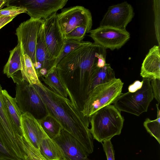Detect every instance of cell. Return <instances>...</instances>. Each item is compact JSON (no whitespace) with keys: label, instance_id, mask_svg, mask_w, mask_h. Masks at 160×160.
<instances>
[{"label":"cell","instance_id":"cell-32","mask_svg":"<svg viewBox=\"0 0 160 160\" xmlns=\"http://www.w3.org/2000/svg\"><path fill=\"white\" fill-rule=\"evenodd\" d=\"M150 84L154 95V98L157 101L158 104L160 103V79H150Z\"/></svg>","mask_w":160,"mask_h":160},{"label":"cell","instance_id":"cell-9","mask_svg":"<svg viewBox=\"0 0 160 160\" xmlns=\"http://www.w3.org/2000/svg\"><path fill=\"white\" fill-rule=\"evenodd\" d=\"M57 16L63 35L82 25L86 26L91 30L92 14L83 7L77 6L64 8L61 13L57 14Z\"/></svg>","mask_w":160,"mask_h":160},{"label":"cell","instance_id":"cell-29","mask_svg":"<svg viewBox=\"0 0 160 160\" xmlns=\"http://www.w3.org/2000/svg\"><path fill=\"white\" fill-rule=\"evenodd\" d=\"M153 9L154 16L155 33L158 46L160 47V0L153 1Z\"/></svg>","mask_w":160,"mask_h":160},{"label":"cell","instance_id":"cell-4","mask_svg":"<svg viewBox=\"0 0 160 160\" xmlns=\"http://www.w3.org/2000/svg\"><path fill=\"white\" fill-rule=\"evenodd\" d=\"M124 83L120 78L96 86L84 101L81 111L83 116L89 118L101 108L113 103L122 93Z\"/></svg>","mask_w":160,"mask_h":160},{"label":"cell","instance_id":"cell-7","mask_svg":"<svg viewBox=\"0 0 160 160\" xmlns=\"http://www.w3.org/2000/svg\"><path fill=\"white\" fill-rule=\"evenodd\" d=\"M44 21L42 19L31 18L21 23L16 29L18 43L21 45L23 53L30 58L33 65L36 63L37 36Z\"/></svg>","mask_w":160,"mask_h":160},{"label":"cell","instance_id":"cell-8","mask_svg":"<svg viewBox=\"0 0 160 160\" xmlns=\"http://www.w3.org/2000/svg\"><path fill=\"white\" fill-rule=\"evenodd\" d=\"M16 83L15 98L22 114L28 112L35 117L40 111L46 110L33 84L24 80L19 81Z\"/></svg>","mask_w":160,"mask_h":160},{"label":"cell","instance_id":"cell-12","mask_svg":"<svg viewBox=\"0 0 160 160\" xmlns=\"http://www.w3.org/2000/svg\"><path fill=\"white\" fill-rule=\"evenodd\" d=\"M18 6L26 9L31 18L45 20L62 8L67 0H24L15 1Z\"/></svg>","mask_w":160,"mask_h":160},{"label":"cell","instance_id":"cell-2","mask_svg":"<svg viewBox=\"0 0 160 160\" xmlns=\"http://www.w3.org/2000/svg\"><path fill=\"white\" fill-rule=\"evenodd\" d=\"M106 50L89 42L68 54L56 66L64 78L78 79L79 91L84 100L93 72L97 68H102L107 63Z\"/></svg>","mask_w":160,"mask_h":160},{"label":"cell","instance_id":"cell-30","mask_svg":"<svg viewBox=\"0 0 160 160\" xmlns=\"http://www.w3.org/2000/svg\"><path fill=\"white\" fill-rule=\"evenodd\" d=\"M26 12V9L23 7L9 5L6 8L0 10V16H16L20 13Z\"/></svg>","mask_w":160,"mask_h":160},{"label":"cell","instance_id":"cell-35","mask_svg":"<svg viewBox=\"0 0 160 160\" xmlns=\"http://www.w3.org/2000/svg\"><path fill=\"white\" fill-rule=\"evenodd\" d=\"M16 16H0V29L12 21Z\"/></svg>","mask_w":160,"mask_h":160},{"label":"cell","instance_id":"cell-24","mask_svg":"<svg viewBox=\"0 0 160 160\" xmlns=\"http://www.w3.org/2000/svg\"><path fill=\"white\" fill-rule=\"evenodd\" d=\"M37 120L47 135L52 139L58 136L62 130L60 123L49 113Z\"/></svg>","mask_w":160,"mask_h":160},{"label":"cell","instance_id":"cell-17","mask_svg":"<svg viewBox=\"0 0 160 160\" xmlns=\"http://www.w3.org/2000/svg\"><path fill=\"white\" fill-rule=\"evenodd\" d=\"M43 24V23L37 36L36 49V63L33 65L38 77L41 69L45 68L48 71L55 66L56 60V58L50 54L46 46Z\"/></svg>","mask_w":160,"mask_h":160},{"label":"cell","instance_id":"cell-36","mask_svg":"<svg viewBox=\"0 0 160 160\" xmlns=\"http://www.w3.org/2000/svg\"><path fill=\"white\" fill-rule=\"evenodd\" d=\"M10 0H0V10L4 6L9 5Z\"/></svg>","mask_w":160,"mask_h":160},{"label":"cell","instance_id":"cell-11","mask_svg":"<svg viewBox=\"0 0 160 160\" xmlns=\"http://www.w3.org/2000/svg\"><path fill=\"white\" fill-rule=\"evenodd\" d=\"M132 5L125 1L108 7L100 22V26H108L126 29L134 16Z\"/></svg>","mask_w":160,"mask_h":160},{"label":"cell","instance_id":"cell-16","mask_svg":"<svg viewBox=\"0 0 160 160\" xmlns=\"http://www.w3.org/2000/svg\"><path fill=\"white\" fill-rule=\"evenodd\" d=\"M40 78L50 90L63 97L68 99L69 98L73 104L78 106L65 79L56 66L52 67L46 75Z\"/></svg>","mask_w":160,"mask_h":160},{"label":"cell","instance_id":"cell-31","mask_svg":"<svg viewBox=\"0 0 160 160\" xmlns=\"http://www.w3.org/2000/svg\"><path fill=\"white\" fill-rule=\"evenodd\" d=\"M107 160H115V152L111 140L103 141L102 143Z\"/></svg>","mask_w":160,"mask_h":160},{"label":"cell","instance_id":"cell-10","mask_svg":"<svg viewBox=\"0 0 160 160\" xmlns=\"http://www.w3.org/2000/svg\"><path fill=\"white\" fill-rule=\"evenodd\" d=\"M88 32L94 43L112 51L121 48L130 38V33L126 29L108 26H99Z\"/></svg>","mask_w":160,"mask_h":160},{"label":"cell","instance_id":"cell-14","mask_svg":"<svg viewBox=\"0 0 160 160\" xmlns=\"http://www.w3.org/2000/svg\"><path fill=\"white\" fill-rule=\"evenodd\" d=\"M57 14L54 13L44 20L43 24L46 46L50 54L56 59L60 53L64 42Z\"/></svg>","mask_w":160,"mask_h":160},{"label":"cell","instance_id":"cell-20","mask_svg":"<svg viewBox=\"0 0 160 160\" xmlns=\"http://www.w3.org/2000/svg\"><path fill=\"white\" fill-rule=\"evenodd\" d=\"M115 78V72L110 64L106 63L102 68H97L91 76L87 96L96 86L108 82Z\"/></svg>","mask_w":160,"mask_h":160},{"label":"cell","instance_id":"cell-22","mask_svg":"<svg viewBox=\"0 0 160 160\" xmlns=\"http://www.w3.org/2000/svg\"><path fill=\"white\" fill-rule=\"evenodd\" d=\"M9 52V58L4 67L3 71L8 78H11L15 74L22 70L21 45L18 43L17 45Z\"/></svg>","mask_w":160,"mask_h":160},{"label":"cell","instance_id":"cell-6","mask_svg":"<svg viewBox=\"0 0 160 160\" xmlns=\"http://www.w3.org/2000/svg\"><path fill=\"white\" fill-rule=\"evenodd\" d=\"M2 89L0 84V139L13 157L22 160L26 154L23 137L18 134L8 115L1 98Z\"/></svg>","mask_w":160,"mask_h":160},{"label":"cell","instance_id":"cell-18","mask_svg":"<svg viewBox=\"0 0 160 160\" xmlns=\"http://www.w3.org/2000/svg\"><path fill=\"white\" fill-rule=\"evenodd\" d=\"M160 47L150 48L142 64L140 75L143 78L160 79Z\"/></svg>","mask_w":160,"mask_h":160},{"label":"cell","instance_id":"cell-34","mask_svg":"<svg viewBox=\"0 0 160 160\" xmlns=\"http://www.w3.org/2000/svg\"><path fill=\"white\" fill-rule=\"evenodd\" d=\"M143 83L142 80V81L139 80L135 81L132 84L129 85L128 87L129 92H134L141 89L142 87Z\"/></svg>","mask_w":160,"mask_h":160},{"label":"cell","instance_id":"cell-28","mask_svg":"<svg viewBox=\"0 0 160 160\" xmlns=\"http://www.w3.org/2000/svg\"><path fill=\"white\" fill-rule=\"evenodd\" d=\"M26 155L24 160H47L40 153L39 149L33 147L23 137Z\"/></svg>","mask_w":160,"mask_h":160},{"label":"cell","instance_id":"cell-26","mask_svg":"<svg viewBox=\"0 0 160 160\" xmlns=\"http://www.w3.org/2000/svg\"><path fill=\"white\" fill-rule=\"evenodd\" d=\"M89 41H81L72 39H64V43L58 57L56 59L55 65L64 57L78 48L88 44Z\"/></svg>","mask_w":160,"mask_h":160},{"label":"cell","instance_id":"cell-19","mask_svg":"<svg viewBox=\"0 0 160 160\" xmlns=\"http://www.w3.org/2000/svg\"><path fill=\"white\" fill-rule=\"evenodd\" d=\"M1 96L3 104L12 123L18 134L23 137L21 124L22 114L15 98L12 97L5 89H2Z\"/></svg>","mask_w":160,"mask_h":160},{"label":"cell","instance_id":"cell-21","mask_svg":"<svg viewBox=\"0 0 160 160\" xmlns=\"http://www.w3.org/2000/svg\"><path fill=\"white\" fill-rule=\"evenodd\" d=\"M39 150L42 156L47 160H61L64 158L58 145L47 135L42 141Z\"/></svg>","mask_w":160,"mask_h":160},{"label":"cell","instance_id":"cell-5","mask_svg":"<svg viewBox=\"0 0 160 160\" xmlns=\"http://www.w3.org/2000/svg\"><path fill=\"white\" fill-rule=\"evenodd\" d=\"M141 88L134 92L121 93L113 103L120 111L125 112L137 116L147 112L154 98L150 79L143 78Z\"/></svg>","mask_w":160,"mask_h":160},{"label":"cell","instance_id":"cell-33","mask_svg":"<svg viewBox=\"0 0 160 160\" xmlns=\"http://www.w3.org/2000/svg\"><path fill=\"white\" fill-rule=\"evenodd\" d=\"M0 160H18L5 148L0 139Z\"/></svg>","mask_w":160,"mask_h":160},{"label":"cell","instance_id":"cell-25","mask_svg":"<svg viewBox=\"0 0 160 160\" xmlns=\"http://www.w3.org/2000/svg\"><path fill=\"white\" fill-rule=\"evenodd\" d=\"M159 104H156L157 108V118L152 120L147 118L143 123V126L147 132L154 137L158 143L160 144V110Z\"/></svg>","mask_w":160,"mask_h":160},{"label":"cell","instance_id":"cell-1","mask_svg":"<svg viewBox=\"0 0 160 160\" xmlns=\"http://www.w3.org/2000/svg\"><path fill=\"white\" fill-rule=\"evenodd\" d=\"M47 113L60 123L62 130L78 139L89 154L93 152V138L89 128V118L84 117L78 106L50 90L41 82L33 84Z\"/></svg>","mask_w":160,"mask_h":160},{"label":"cell","instance_id":"cell-37","mask_svg":"<svg viewBox=\"0 0 160 160\" xmlns=\"http://www.w3.org/2000/svg\"><path fill=\"white\" fill-rule=\"evenodd\" d=\"M61 160H67L66 159H65V158H63V159H62Z\"/></svg>","mask_w":160,"mask_h":160},{"label":"cell","instance_id":"cell-15","mask_svg":"<svg viewBox=\"0 0 160 160\" xmlns=\"http://www.w3.org/2000/svg\"><path fill=\"white\" fill-rule=\"evenodd\" d=\"M21 124L23 137L34 148L39 149L42 139L47 135L37 119L30 113L22 114Z\"/></svg>","mask_w":160,"mask_h":160},{"label":"cell","instance_id":"cell-13","mask_svg":"<svg viewBox=\"0 0 160 160\" xmlns=\"http://www.w3.org/2000/svg\"><path fill=\"white\" fill-rule=\"evenodd\" d=\"M61 150L64 158L67 160H90L89 154L81 143L67 131L62 130L53 139Z\"/></svg>","mask_w":160,"mask_h":160},{"label":"cell","instance_id":"cell-3","mask_svg":"<svg viewBox=\"0 0 160 160\" xmlns=\"http://www.w3.org/2000/svg\"><path fill=\"white\" fill-rule=\"evenodd\" d=\"M89 121L93 139L102 143L121 134L124 118L120 111L110 104L96 112L89 118Z\"/></svg>","mask_w":160,"mask_h":160},{"label":"cell","instance_id":"cell-23","mask_svg":"<svg viewBox=\"0 0 160 160\" xmlns=\"http://www.w3.org/2000/svg\"><path fill=\"white\" fill-rule=\"evenodd\" d=\"M22 70L20 71L22 80L30 84L38 85L41 81L39 79L30 58L24 54L22 48Z\"/></svg>","mask_w":160,"mask_h":160},{"label":"cell","instance_id":"cell-27","mask_svg":"<svg viewBox=\"0 0 160 160\" xmlns=\"http://www.w3.org/2000/svg\"><path fill=\"white\" fill-rule=\"evenodd\" d=\"M90 31L86 26H81L64 35V39L65 40L72 39L81 41L84 38L86 33Z\"/></svg>","mask_w":160,"mask_h":160}]
</instances>
